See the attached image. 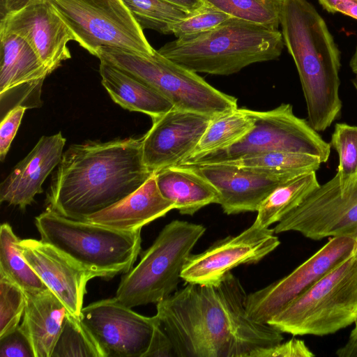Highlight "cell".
Listing matches in <instances>:
<instances>
[{"label":"cell","mask_w":357,"mask_h":357,"mask_svg":"<svg viewBox=\"0 0 357 357\" xmlns=\"http://www.w3.org/2000/svg\"><path fill=\"white\" fill-rule=\"evenodd\" d=\"M247 294L230 272L213 284L187 283L156 304L176 357H251L282 342V332L248 314Z\"/></svg>","instance_id":"1"},{"label":"cell","mask_w":357,"mask_h":357,"mask_svg":"<svg viewBox=\"0 0 357 357\" xmlns=\"http://www.w3.org/2000/svg\"><path fill=\"white\" fill-rule=\"evenodd\" d=\"M153 174L143 161L142 137L72 144L53 175L47 209L84 220L128 197Z\"/></svg>","instance_id":"2"},{"label":"cell","mask_w":357,"mask_h":357,"mask_svg":"<svg viewBox=\"0 0 357 357\" xmlns=\"http://www.w3.org/2000/svg\"><path fill=\"white\" fill-rule=\"evenodd\" d=\"M280 25L298 73L307 121L317 132H323L342 109L340 52L324 20L307 0H283Z\"/></svg>","instance_id":"3"},{"label":"cell","mask_w":357,"mask_h":357,"mask_svg":"<svg viewBox=\"0 0 357 357\" xmlns=\"http://www.w3.org/2000/svg\"><path fill=\"white\" fill-rule=\"evenodd\" d=\"M284 45L278 29L230 17L209 31L167 43L158 52L196 73L229 75L277 59Z\"/></svg>","instance_id":"4"},{"label":"cell","mask_w":357,"mask_h":357,"mask_svg":"<svg viewBox=\"0 0 357 357\" xmlns=\"http://www.w3.org/2000/svg\"><path fill=\"white\" fill-rule=\"evenodd\" d=\"M41 240L95 278H112L133 267L141 251V230L124 231L63 216L47 209L35 218Z\"/></svg>","instance_id":"5"},{"label":"cell","mask_w":357,"mask_h":357,"mask_svg":"<svg viewBox=\"0 0 357 357\" xmlns=\"http://www.w3.org/2000/svg\"><path fill=\"white\" fill-rule=\"evenodd\" d=\"M95 56L151 87L176 109L215 116L238 107L235 97L218 90L158 50L144 55L103 47L97 50Z\"/></svg>","instance_id":"6"},{"label":"cell","mask_w":357,"mask_h":357,"mask_svg":"<svg viewBox=\"0 0 357 357\" xmlns=\"http://www.w3.org/2000/svg\"><path fill=\"white\" fill-rule=\"evenodd\" d=\"M357 321V256L345 259L272 317L293 335L323 336Z\"/></svg>","instance_id":"7"},{"label":"cell","mask_w":357,"mask_h":357,"mask_svg":"<svg viewBox=\"0 0 357 357\" xmlns=\"http://www.w3.org/2000/svg\"><path fill=\"white\" fill-rule=\"evenodd\" d=\"M205 231L201 224L179 220L169 222L138 264L124 274L115 298L132 308L157 304L170 296L176 291L183 266Z\"/></svg>","instance_id":"8"},{"label":"cell","mask_w":357,"mask_h":357,"mask_svg":"<svg viewBox=\"0 0 357 357\" xmlns=\"http://www.w3.org/2000/svg\"><path fill=\"white\" fill-rule=\"evenodd\" d=\"M247 110L255 124L240 141L225 149L186 160L177 165L217 163L271 151L308 153L319 157L322 163L328 161L331 144L308 121L294 114L291 105L282 103L268 111Z\"/></svg>","instance_id":"9"},{"label":"cell","mask_w":357,"mask_h":357,"mask_svg":"<svg viewBox=\"0 0 357 357\" xmlns=\"http://www.w3.org/2000/svg\"><path fill=\"white\" fill-rule=\"evenodd\" d=\"M70 29L74 40L95 56L100 47L144 55L155 50L122 0H49Z\"/></svg>","instance_id":"10"},{"label":"cell","mask_w":357,"mask_h":357,"mask_svg":"<svg viewBox=\"0 0 357 357\" xmlns=\"http://www.w3.org/2000/svg\"><path fill=\"white\" fill-rule=\"evenodd\" d=\"M306 238L350 237L357 241V181L342 188L335 174L320 185L273 228Z\"/></svg>","instance_id":"11"},{"label":"cell","mask_w":357,"mask_h":357,"mask_svg":"<svg viewBox=\"0 0 357 357\" xmlns=\"http://www.w3.org/2000/svg\"><path fill=\"white\" fill-rule=\"evenodd\" d=\"M356 245L357 241L353 238L332 237L289 275L248 294V316L258 323L267 324L329 271L354 255Z\"/></svg>","instance_id":"12"},{"label":"cell","mask_w":357,"mask_h":357,"mask_svg":"<svg viewBox=\"0 0 357 357\" xmlns=\"http://www.w3.org/2000/svg\"><path fill=\"white\" fill-rule=\"evenodd\" d=\"M79 319L102 357H144L157 322L121 303L115 297L83 307Z\"/></svg>","instance_id":"13"},{"label":"cell","mask_w":357,"mask_h":357,"mask_svg":"<svg viewBox=\"0 0 357 357\" xmlns=\"http://www.w3.org/2000/svg\"><path fill=\"white\" fill-rule=\"evenodd\" d=\"M273 229L252 224L237 236L217 241L204 252L190 255L181 273L186 283L213 284L233 268L260 261L280 245Z\"/></svg>","instance_id":"14"},{"label":"cell","mask_w":357,"mask_h":357,"mask_svg":"<svg viewBox=\"0 0 357 357\" xmlns=\"http://www.w3.org/2000/svg\"><path fill=\"white\" fill-rule=\"evenodd\" d=\"M0 31L23 38L40 59L49 74L71 58L68 47L74 37L49 0H36L1 15Z\"/></svg>","instance_id":"15"},{"label":"cell","mask_w":357,"mask_h":357,"mask_svg":"<svg viewBox=\"0 0 357 357\" xmlns=\"http://www.w3.org/2000/svg\"><path fill=\"white\" fill-rule=\"evenodd\" d=\"M48 75L40 59L23 38L0 31L1 119L17 106L40 107L42 85Z\"/></svg>","instance_id":"16"},{"label":"cell","mask_w":357,"mask_h":357,"mask_svg":"<svg viewBox=\"0 0 357 357\" xmlns=\"http://www.w3.org/2000/svg\"><path fill=\"white\" fill-rule=\"evenodd\" d=\"M213 117L174 107L153 119L151 128L142 137V158L147 169L155 173L186 159Z\"/></svg>","instance_id":"17"},{"label":"cell","mask_w":357,"mask_h":357,"mask_svg":"<svg viewBox=\"0 0 357 357\" xmlns=\"http://www.w3.org/2000/svg\"><path fill=\"white\" fill-rule=\"evenodd\" d=\"M178 166L189 167L208 181L218 192V204L227 215L257 212L275 188L291 179L278 173L222 162Z\"/></svg>","instance_id":"18"},{"label":"cell","mask_w":357,"mask_h":357,"mask_svg":"<svg viewBox=\"0 0 357 357\" xmlns=\"http://www.w3.org/2000/svg\"><path fill=\"white\" fill-rule=\"evenodd\" d=\"M17 246L32 269L68 312L79 317L86 284L94 275L42 240L20 239Z\"/></svg>","instance_id":"19"},{"label":"cell","mask_w":357,"mask_h":357,"mask_svg":"<svg viewBox=\"0 0 357 357\" xmlns=\"http://www.w3.org/2000/svg\"><path fill=\"white\" fill-rule=\"evenodd\" d=\"M66 142L61 132L41 137L0 184V202L21 209L30 205L35 196L43 192V182L59 164Z\"/></svg>","instance_id":"20"},{"label":"cell","mask_w":357,"mask_h":357,"mask_svg":"<svg viewBox=\"0 0 357 357\" xmlns=\"http://www.w3.org/2000/svg\"><path fill=\"white\" fill-rule=\"evenodd\" d=\"M175 209L160 193L155 173L137 190L120 202L84 220L124 231H135Z\"/></svg>","instance_id":"21"},{"label":"cell","mask_w":357,"mask_h":357,"mask_svg":"<svg viewBox=\"0 0 357 357\" xmlns=\"http://www.w3.org/2000/svg\"><path fill=\"white\" fill-rule=\"evenodd\" d=\"M26 304L22 327L36 357H51L68 311L49 289L24 291Z\"/></svg>","instance_id":"22"},{"label":"cell","mask_w":357,"mask_h":357,"mask_svg":"<svg viewBox=\"0 0 357 357\" xmlns=\"http://www.w3.org/2000/svg\"><path fill=\"white\" fill-rule=\"evenodd\" d=\"M161 195L181 214L192 215L202 208L218 204L219 194L205 178L184 166H171L155 172Z\"/></svg>","instance_id":"23"},{"label":"cell","mask_w":357,"mask_h":357,"mask_svg":"<svg viewBox=\"0 0 357 357\" xmlns=\"http://www.w3.org/2000/svg\"><path fill=\"white\" fill-rule=\"evenodd\" d=\"M101 83L121 107L157 118L174 108L165 97L119 68L100 61Z\"/></svg>","instance_id":"24"},{"label":"cell","mask_w":357,"mask_h":357,"mask_svg":"<svg viewBox=\"0 0 357 357\" xmlns=\"http://www.w3.org/2000/svg\"><path fill=\"white\" fill-rule=\"evenodd\" d=\"M319 185L316 172L303 174L280 184L261 202L253 224L268 228L279 222Z\"/></svg>","instance_id":"25"},{"label":"cell","mask_w":357,"mask_h":357,"mask_svg":"<svg viewBox=\"0 0 357 357\" xmlns=\"http://www.w3.org/2000/svg\"><path fill=\"white\" fill-rule=\"evenodd\" d=\"M254 124L253 117L245 108L237 107L214 116L194 151L184 160L223 150L234 145L252 129Z\"/></svg>","instance_id":"26"},{"label":"cell","mask_w":357,"mask_h":357,"mask_svg":"<svg viewBox=\"0 0 357 357\" xmlns=\"http://www.w3.org/2000/svg\"><path fill=\"white\" fill-rule=\"evenodd\" d=\"M220 162L238 167L278 173L291 178L316 172L322 163L316 155L287 151L260 153Z\"/></svg>","instance_id":"27"},{"label":"cell","mask_w":357,"mask_h":357,"mask_svg":"<svg viewBox=\"0 0 357 357\" xmlns=\"http://www.w3.org/2000/svg\"><path fill=\"white\" fill-rule=\"evenodd\" d=\"M20 239L8 223L0 227V273L24 291L48 289L28 264L17 246Z\"/></svg>","instance_id":"28"},{"label":"cell","mask_w":357,"mask_h":357,"mask_svg":"<svg viewBox=\"0 0 357 357\" xmlns=\"http://www.w3.org/2000/svg\"><path fill=\"white\" fill-rule=\"evenodd\" d=\"M231 17L278 29L283 0H204Z\"/></svg>","instance_id":"29"},{"label":"cell","mask_w":357,"mask_h":357,"mask_svg":"<svg viewBox=\"0 0 357 357\" xmlns=\"http://www.w3.org/2000/svg\"><path fill=\"white\" fill-rule=\"evenodd\" d=\"M122 1L143 29L163 34L171 33L174 24L192 13L166 0Z\"/></svg>","instance_id":"30"},{"label":"cell","mask_w":357,"mask_h":357,"mask_svg":"<svg viewBox=\"0 0 357 357\" xmlns=\"http://www.w3.org/2000/svg\"><path fill=\"white\" fill-rule=\"evenodd\" d=\"M102 357L79 317L68 312L51 357Z\"/></svg>","instance_id":"31"},{"label":"cell","mask_w":357,"mask_h":357,"mask_svg":"<svg viewBox=\"0 0 357 357\" xmlns=\"http://www.w3.org/2000/svg\"><path fill=\"white\" fill-rule=\"evenodd\" d=\"M330 144L338 155L336 175L340 184L347 187L357 181V126L337 123Z\"/></svg>","instance_id":"32"},{"label":"cell","mask_w":357,"mask_h":357,"mask_svg":"<svg viewBox=\"0 0 357 357\" xmlns=\"http://www.w3.org/2000/svg\"><path fill=\"white\" fill-rule=\"evenodd\" d=\"M25 304L24 291L0 273V337L19 326Z\"/></svg>","instance_id":"33"},{"label":"cell","mask_w":357,"mask_h":357,"mask_svg":"<svg viewBox=\"0 0 357 357\" xmlns=\"http://www.w3.org/2000/svg\"><path fill=\"white\" fill-rule=\"evenodd\" d=\"M231 17L206 3L200 9L172 26L171 33L177 38L199 34L213 29Z\"/></svg>","instance_id":"34"},{"label":"cell","mask_w":357,"mask_h":357,"mask_svg":"<svg viewBox=\"0 0 357 357\" xmlns=\"http://www.w3.org/2000/svg\"><path fill=\"white\" fill-rule=\"evenodd\" d=\"M0 357H36L31 342L21 325L0 337Z\"/></svg>","instance_id":"35"},{"label":"cell","mask_w":357,"mask_h":357,"mask_svg":"<svg viewBox=\"0 0 357 357\" xmlns=\"http://www.w3.org/2000/svg\"><path fill=\"white\" fill-rule=\"evenodd\" d=\"M26 109L17 106L10 109L1 120L0 160L3 161L10 149Z\"/></svg>","instance_id":"36"},{"label":"cell","mask_w":357,"mask_h":357,"mask_svg":"<svg viewBox=\"0 0 357 357\" xmlns=\"http://www.w3.org/2000/svg\"><path fill=\"white\" fill-rule=\"evenodd\" d=\"M314 354L306 346L304 341L291 338L272 347L264 348L255 351L251 357H312Z\"/></svg>","instance_id":"37"},{"label":"cell","mask_w":357,"mask_h":357,"mask_svg":"<svg viewBox=\"0 0 357 357\" xmlns=\"http://www.w3.org/2000/svg\"><path fill=\"white\" fill-rule=\"evenodd\" d=\"M172 356H176L172 344L167 334L160 327L157 319V322L154 328L152 340L149 348L144 355V357Z\"/></svg>","instance_id":"38"},{"label":"cell","mask_w":357,"mask_h":357,"mask_svg":"<svg viewBox=\"0 0 357 357\" xmlns=\"http://www.w3.org/2000/svg\"><path fill=\"white\" fill-rule=\"evenodd\" d=\"M347 342L339 348L335 354L339 357H357V321Z\"/></svg>","instance_id":"39"},{"label":"cell","mask_w":357,"mask_h":357,"mask_svg":"<svg viewBox=\"0 0 357 357\" xmlns=\"http://www.w3.org/2000/svg\"><path fill=\"white\" fill-rule=\"evenodd\" d=\"M190 13L197 11L206 3L204 0H166Z\"/></svg>","instance_id":"40"},{"label":"cell","mask_w":357,"mask_h":357,"mask_svg":"<svg viewBox=\"0 0 357 357\" xmlns=\"http://www.w3.org/2000/svg\"><path fill=\"white\" fill-rule=\"evenodd\" d=\"M337 12L357 20V0H342L336 8Z\"/></svg>","instance_id":"41"},{"label":"cell","mask_w":357,"mask_h":357,"mask_svg":"<svg viewBox=\"0 0 357 357\" xmlns=\"http://www.w3.org/2000/svg\"><path fill=\"white\" fill-rule=\"evenodd\" d=\"M36 0H1L2 15L19 10Z\"/></svg>","instance_id":"42"},{"label":"cell","mask_w":357,"mask_h":357,"mask_svg":"<svg viewBox=\"0 0 357 357\" xmlns=\"http://www.w3.org/2000/svg\"><path fill=\"white\" fill-rule=\"evenodd\" d=\"M321 6L329 13H336L337 5L342 0H318Z\"/></svg>","instance_id":"43"},{"label":"cell","mask_w":357,"mask_h":357,"mask_svg":"<svg viewBox=\"0 0 357 357\" xmlns=\"http://www.w3.org/2000/svg\"><path fill=\"white\" fill-rule=\"evenodd\" d=\"M349 66L353 73L357 75V46L350 60Z\"/></svg>","instance_id":"44"},{"label":"cell","mask_w":357,"mask_h":357,"mask_svg":"<svg viewBox=\"0 0 357 357\" xmlns=\"http://www.w3.org/2000/svg\"><path fill=\"white\" fill-rule=\"evenodd\" d=\"M352 83L354 84V86L355 87L356 91H357V75H356L355 78L352 80Z\"/></svg>","instance_id":"45"},{"label":"cell","mask_w":357,"mask_h":357,"mask_svg":"<svg viewBox=\"0 0 357 357\" xmlns=\"http://www.w3.org/2000/svg\"><path fill=\"white\" fill-rule=\"evenodd\" d=\"M354 255L357 256V245H356V250H355V252L354 254Z\"/></svg>","instance_id":"46"}]
</instances>
